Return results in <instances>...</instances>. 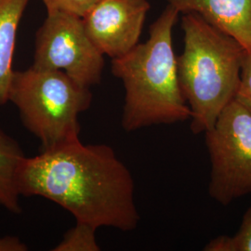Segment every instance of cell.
Instances as JSON below:
<instances>
[{
	"instance_id": "obj_1",
	"label": "cell",
	"mask_w": 251,
	"mask_h": 251,
	"mask_svg": "<svg viewBox=\"0 0 251 251\" xmlns=\"http://www.w3.org/2000/svg\"><path fill=\"white\" fill-rule=\"evenodd\" d=\"M23 197H41L62 206L75 222L122 232L137 228L134 179L107 144L75 139L26 157L18 175Z\"/></svg>"
},
{
	"instance_id": "obj_2",
	"label": "cell",
	"mask_w": 251,
	"mask_h": 251,
	"mask_svg": "<svg viewBox=\"0 0 251 251\" xmlns=\"http://www.w3.org/2000/svg\"><path fill=\"white\" fill-rule=\"evenodd\" d=\"M179 14L169 4L150 27L144 43L112 59V74L125 89L121 125L127 132L191 119V110L179 87L172 39Z\"/></svg>"
},
{
	"instance_id": "obj_3",
	"label": "cell",
	"mask_w": 251,
	"mask_h": 251,
	"mask_svg": "<svg viewBox=\"0 0 251 251\" xmlns=\"http://www.w3.org/2000/svg\"><path fill=\"white\" fill-rule=\"evenodd\" d=\"M181 27L184 48L177 57L178 79L192 113L191 131L198 135L212 128L235 99L246 50L198 13H183Z\"/></svg>"
},
{
	"instance_id": "obj_4",
	"label": "cell",
	"mask_w": 251,
	"mask_h": 251,
	"mask_svg": "<svg viewBox=\"0 0 251 251\" xmlns=\"http://www.w3.org/2000/svg\"><path fill=\"white\" fill-rule=\"evenodd\" d=\"M9 101L18 109L23 125L39 140L42 152L79 139L78 116L90 107L92 93L65 73L32 65L13 73Z\"/></svg>"
},
{
	"instance_id": "obj_5",
	"label": "cell",
	"mask_w": 251,
	"mask_h": 251,
	"mask_svg": "<svg viewBox=\"0 0 251 251\" xmlns=\"http://www.w3.org/2000/svg\"><path fill=\"white\" fill-rule=\"evenodd\" d=\"M211 164L209 197L223 206L251 193V115L236 100L205 132Z\"/></svg>"
},
{
	"instance_id": "obj_6",
	"label": "cell",
	"mask_w": 251,
	"mask_h": 251,
	"mask_svg": "<svg viewBox=\"0 0 251 251\" xmlns=\"http://www.w3.org/2000/svg\"><path fill=\"white\" fill-rule=\"evenodd\" d=\"M33 66L62 71L90 89L101 80L104 59L88 35L83 19L58 11L48 13L36 32Z\"/></svg>"
},
{
	"instance_id": "obj_7",
	"label": "cell",
	"mask_w": 251,
	"mask_h": 251,
	"mask_svg": "<svg viewBox=\"0 0 251 251\" xmlns=\"http://www.w3.org/2000/svg\"><path fill=\"white\" fill-rule=\"evenodd\" d=\"M150 8L148 0H99L82 19L100 52L116 59L139 44Z\"/></svg>"
},
{
	"instance_id": "obj_8",
	"label": "cell",
	"mask_w": 251,
	"mask_h": 251,
	"mask_svg": "<svg viewBox=\"0 0 251 251\" xmlns=\"http://www.w3.org/2000/svg\"><path fill=\"white\" fill-rule=\"evenodd\" d=\"M179 12H195L251 50V0H167Z\"/></svg>"
},
{
	"instance_id": "obj_9",
	"label": "cell",
	"mask_w": 251,
	"mask_h": 251,
	"mask_svg": "<svg viewBox=\"0 0 251 251\" xmlns=\"http://www.w3.org/2000/svg\"><path fill=\"white\" fill-rule=\"evenodd\" d=\"M30 0H0V107L9 101L19 24Z\"/></svg>"
},
{
	"instance_id": "obj_10",
	"label": "cell",
	"mask_w": 251,
	"mask_h": 251,
	"mask_svg": "<svg viewBox=\"0 0 251 251\" xmlns=\"http://www.w3.org/2000/svg\"><path fill=\"white\" fill-rule=\"evenodd\" d=\"M25 158L18 142L0 128V206L13 214L23 211L18 175Z\"/></svg>"
},
{
	"instance_id": "obj_11",
	"label": "cell",
	"mask_w": 251,
	"mask_h": 251,
	"mask_svg": "<svg viewBox=\"0 0 251 251\" xmlns=\"http://www.w3.org/2000/svg\"><path fill=\"white\" fill-rule=\"evenodd\" d=\"M95 226L76 222L75 225L64 233L62 241L59 243L53 251H100L99 244L96 239Z\"/></svg>"
},
{
	"instance_id": "obj_12",
	"label": "cell",
	"mask_w": 251,
	"mask_h": 251,
	"mask_svg": "<svg viewBox=\"0 0 251 251\" xmlns=\"http://www.w3.org/2000/svg\"><path fill=\"white\" fill-rule=\"evenodd\" d=\"M205 251H251V204L243 216L238 231L232 236L220 235L207 243Z\"/></svg>"
},
{
	"instance_id": "obj_13",
	"label": "cell",
	"mask_w": 251,
	"mask_h": 251,
	"mask_svg": "<svg viewBox=\"0 0 251 251\" xmlns=\"http://www.w3.org/2000/svg\"><path fill=\"white\" fill-rule=\"evenodd\" d=\"M99 0H42L48 13L68 12L83 18Z\"/></svg>"
},
{
	"instance_id": "obj_14",
	"label": "cell",
	"mask_w": 251,
	"mask_h": 251,
	"mask_svg": "<svg viewBox=\"0 0 251 251\" xmlns=\"http://www.w3.org/2000/svg\"><path fill=\"white\" fill-rule=\"evenodd\" d=\"M251 115V50H246L243 60L241 78L235 99Z\"/></svg>"
},
{
	"instance_id": "obj_15",
	"label": "cell",
	"mask_w": 251,
	"mask_h": 251,
	"mask_svg": "<svg viewBox=\"0 0 251 251\" xmlns=\"http://www.w3.org/2000/svg\"><path fill=\"white\" fill-rule=\"evenodd\" d=\"M28 246L17 236L7 235L0 237V251H27Z\"/></svg>"
}]
</instances>
